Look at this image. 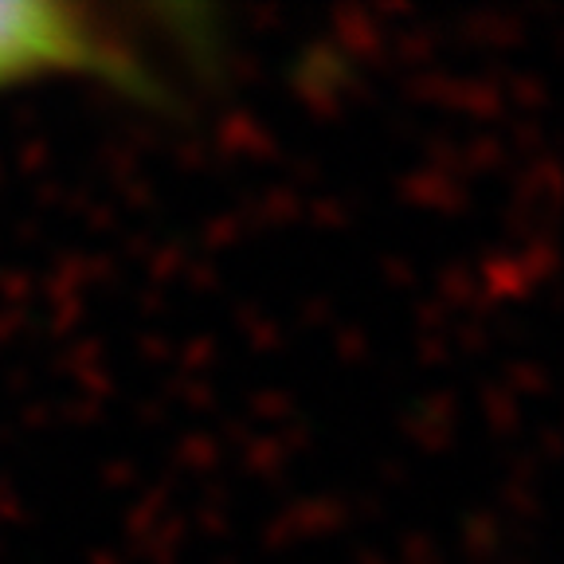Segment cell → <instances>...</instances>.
Here are the masks:
<instances>
[{
    "label": "cell",
    "instance_id": "cell-1",
    "mask_svg": "<svg viewBox=\"0 0 564 564\" xmlns=\"http://www.w3.org/2000/svg\"><path fill=\"white\" fill-rule=\"evenodd\" d=\"M44 75H87L145 106L173 90L110 12L67 0H0V90Z\"/></svg>",
    "mask_w": 564,
    "mask_h": 564
}]
</instances>
